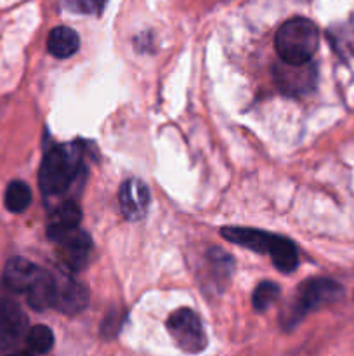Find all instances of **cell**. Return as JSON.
I'll return each instance as SVG.
<instances>
[{"instance_id":"obj_5","label":"cell","mask_w":354,"mask_h":356,"mask_svg":"<svg viewBox=\"0 0 354 356\" xmlns=\"http://www.w3.org/2000/svg\"><path fill=\"white\" fill-rule=\"evenodd\" d=\"M273 75L281 92L287 96H304L316 87L318 70L312 61L298 63V65L281 61L280 65L274 66Z\"/></svg>"},{"instance_id":"obj_22","label":"cell","mask_w":354,"mask_h":356,"mask_svg":"<svg viewBox=\"0 0 354 356\" xmlns=\"http://www.w3.org/2000/svg\"><path fill=\"white\" fill-rule=\"evenodd\" d=\"M121 320H124V315L120 312H111L110 315H106L103 323V336L113 337L118 332V329H120Z\"/></svg>"},{"instance_id":"obj_23","label":"cell","mask_w":354,"mask_h":356,"mask_svg":"<svg viewBox=\"0 0 354 356\" xmlns=\"http://www.w3.org/2000/svg\"><path fill=\"white\" fill-rule=\"evenodd\" d=\"M6 356H26V355H17V353H14V355H6Z\"/></svg>"},{"instance_id":"obj_20","label":"cell","mask_w":354,"mask_h":356,"mask_svg":"<svg viewBox=\"0 0 354 356\" xmlns=\"http://www.w3.org/2000/svg\"><path fill=\"white\" fill-rule=\"evenodd\" d=\"M278 298H280V287H278L274 282H262V284L257 285V289L253 291V308H255V312H266Z\"/></svg>"},{"instance_id":"obj_15","label":"cell","mask_w":354,"mask_h":356,"mask_svg":"<svg viewBox=\"0 0 354 356\" xmlns=\"http://www.w3.org/2000/svg\"><path fill=\"white\" fill-rule=\"evenodd\" d=\"M326 38L330 45L335 51L340 59L354 58V21H344V23H335L326 30Z\"/></svg>"},{"instance_id":"obj_2","label":"cell","mask_w":354,"mask_h":356,"mask_svg":"<svg viewBox=\"0 0 354 356\" xmlns=\"http://www.w3.org/2000/svg\"><path fill=\"white\" fill-rule=\"evenodd\" d=\"M319 44V31L307 17H292L278 30L274 45L285 63H307L314 56Z\"/></svg>"},{"instance_id":"obj_6","label":"cell","mask_w":354,"mask_h":356,"mask_svg":"<svg viewBox=\"0 0 354 356\" xmlns=\"http://www.w3.org/2000/svg\"><path fill=\"white\" fill-rule=\"evenodd\" d=\"M9 289L0 285V350H10L26 337L28 320L21 306L10 298Z\"/></svg>"},{"instance_id":"obj_12","label":"cell","mask_w":354,"mask_h":356,"mask_svg":"<svg viewBox=\"0 0 354 356\" xmlns=\"http://www.w3.org/2000/svg\"><path fill=\"white\" fill-rule=\"evenodd\" d=\"M80 221H82V211H80L78 205L73 204V202L61 204L49 219L47 236L52 242H58L62 235L78 228Z\"/></svg>"},{"instance_id":"obj_19","label":"cell","mask_w":354,"mask_h":356,"mask_svg":"<svg viewBox=\"0 0 354 356\" xmlns=\"http://www.w3.org/2000/svg\"><path fill=\"white\" fill-rule=\"evenodd\" d=\"M54 346V334L47 325H35L26 332V348L31 353L45 355Z\"/></svg>"},{"instance_id":"obj_3","label":"cell","mask_w":354,"mask_h":356,"mask_svg":"<svg viewBox=\"0 0 354 356\" xmlns=\"http://www.w3.org/2000/svg\"><path fill=\"white\" fill-rule=\"evenodd\" d=\"M344 294L342 285L330 278H309L298 285L295 298L287 312L283 313L285 329L297 325L307 313L321 308L325 305L339 301Z\"/></svg>"},{"instance_id":"obj_7","label":"cell","mask_w":354,"mask_h":356,"mask_svg":"<svg viewBox=\"0 0 354 356\" xmlns=\"http://www.w3.org/2000/svg\"><path fill=\"white\" fill-rule=\"evenodd\" d=\"M89 305V291L75 278L61 275L56 278L54 308L62 315H78Z\"/></svg>"},{"instance_id":"obj_11","label":"cell","mask_w":354,"mask_h":356,"mask_svg":"<svg viewBox=\"0 0 354 356\" xmlns=\"http://www.w3.org/2000/svg\"><path fill=\"white\" fill-rule=\"evenodd\" d=\"M221 235L228 242L236 243V245L243 247V249L253 250V252L259 254L269 252L271 242L274 238V235H271L267 232H260V229L253 228H238V226L222 228Z\"/></svg>"},{"instance_id":"obj_9","label":"cell","mask_w":354,"mask_h":356,"mask_svg":"<svg viewBox=\"0 0 354 356\" xmlns=\"http://www.w3.org/2000/svg\"><path fill=\"white\" fill-rule=\"evenodd\" d=\"M59 245V254L71 271H82L89 263L92 252V238L87 233L78 232V228L66 233L56 242Z\"/></svg>"},{"instance_id":"obj_14","label":"cell","mask_w":354,"mask_h":356,"mask_svg":"<svg viewBox=\"0 0 354 356\" xmlns=\"http://www.w3.org/2000/svg\"><path fill=\"white\" fill-rule=\"evenodd\" d=\"M207 268L210 282H214L215 287L222 291L231 282L233 270H235V259L222 249L212 247L207 252Z\"/></svg>"},{"instance_id":"obj_16","label":"cell","mask_w":354,"mask_h":356,"mask_svg":"<svg viewBox=\"0 0 354 356\" xmlns=\"http://www.w3.org/2000/svg\"><path fill=\"white\" fill-rule=\"evenodd\" d=\"M267 254L273 259V264L276 266V270L281 271V273H292V271L297 270L298 252L297 247H295V243L292 240L280 235H274Z\"/></svg>"},{"instance_id":"obj_1","label":"cell","mask_w":354,"mask_h":356,"mask_svg":"<svg viewBox=\"0 0 354 356\" xmlns=\"http://www.w3.org/2000/svg\"><path fill=\"white\" fill-rule=\"evenodd\" d=\"M80 148L75 145H59L44 155L38 170V184L45 195L65 193L80 172Z\"/></svg>"},{"instance_id":"obj_13","label":"cell","mask_w":354,"mask_h":356,"mask_svg":"<svg viewBox=\"0 0 354 356\" xmlns=\"http://www.w3.org/2000/svg\"><path fill=\"white\" fill-rule=\"evenodd\" d=\"M26 301L37 312H45L49 308H54L56 298V277L49 271L42 270L38 273L37 280L31 284L26 291Z\"/></svg>"},{"instance_id":"obj_10","label":"cell","mask_w":354,"mask_h":356,"mask_svg":"<svg viewBox=\"0 0 354 356\" xmlns=\"http://www.w3.org/2000/svg\"><path fill=\"white\" fill-rule=\"evenodd\" d=\"M40 271L42 268H38L31 261L24 259V257H12V259L7 261L6 270H3V285L10 292L26 294V291L37 280Z\"/></svg>"},{"instance_id":"obj_18","label":"cell","mask_w":354,"mask_h":356,"mask_svg":"<svg viewBox=\"0 0 354 356\" xmlns=\"http://www.w3.org/2000/svg\"><path fill=\"white\" fill-rule=\"evenodd\" d=\"M3 202H6V207L9 212H14V214L24 212L28 209V205L31 204L30 186L26 183H23V181H12V183L7 184Z\"/></svg>"},{"instance_id":"obj_17","label":"cell","mask_w":354,"mask_h":356,"mask_svg":"<svg viewBox=\"0 0 354 356\" xmlns=\"http://www.w3.org/2000/svg\"><path fill=\"white\" fill-rule=\"evenodd\" d=\"M80 47V37L75 30L68 26H58L49 33L47 51L54 58L66 59L71 58Z\"/></svg>"},{"instance_id":"obj_8","label":"cell","mask_w":354,"mask_h":356,"mask_svg":"<svg viewBox=\"0 0 354 356\" xmlns=\"http://www.w3.org/2000/svg\"><path fill=\"white\" fill-rule=\"evenodd\" d=\"M118 202H120L121 214L128 221H141L149 209L151 193L141 179L130 177L121 183L120 191H118Z\"/></svg>"},{"instance_id":"obj_21","label":"cell","mask_w":354,"mask_h":356,"mask_svg":"<svg viewBox=\"0 0 354 356\" xmlns=\"http://www.w3.org/2000/svg\"><path fill=\"white\" fill-rule=\"evenodd\" d=\"M106 2L108 0H61V6L68 13L94 16V14L103 13Z\"/></svg>"},{"instance_id":"obj_4","label":"cell","mask_w":354,"mask_h":356,"mask_svg":"<svg viewBox=\"0 0 354 356\" xmlns=\"http://www.w3.org/2000/svg\"><path fill=\"white\" fill-rule=\"evenodd\" d=\"M167 329L172 336L174 343L184 351V353L196 355L207 346V336H205L201 320L193 309L180 308L174 312L167 320Z\"/></svg>"}]
</instances>
